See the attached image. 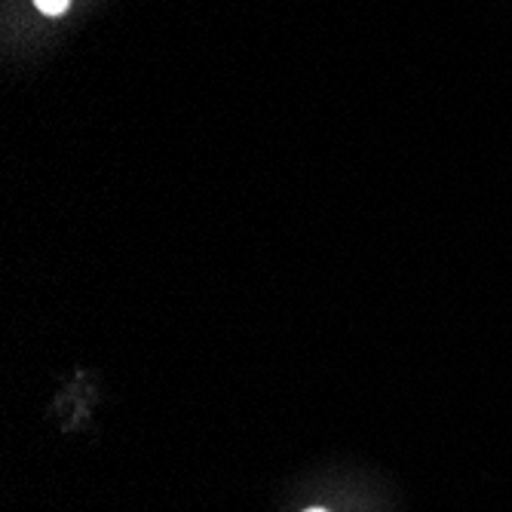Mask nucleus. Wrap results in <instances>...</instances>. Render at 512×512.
Listing matches in <instances>:
<instances>
[{"label": "nucleus", "instance_id": "2", "mask_svg": "<svg viewBox=\"0 0 512 512\" xmlns=\"http://www.w3.org/2000/svg\"><path fill=\"white\" fill-rule=\"evenodd\" d=\"M307 512H329V509H307Z\"/></svg>", "mask_w": 512, "mask_h": 512}, {"label": "nucleus", "instance_id": "1", "mask_svg": "<svg viewBox=\"0 0 512 512\" xmlns=\"http://www.w3.org/2000/svg\"><path fill=\"white\" fill-rule=\"evenodd\" d=\"M71 0H34V7L43 13V16H62L68 10Z\"/></svg>", "mask_w": 512, "mask_h": 512}]
</instances>
